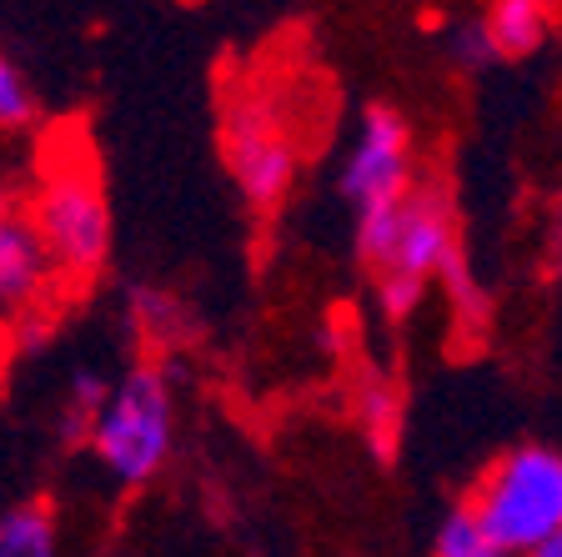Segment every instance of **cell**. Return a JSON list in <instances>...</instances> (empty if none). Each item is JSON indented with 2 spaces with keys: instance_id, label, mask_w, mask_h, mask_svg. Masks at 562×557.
Instances as JSON below:
<instances>
[{
  "instance_id": "obj_5",
  "label": "cell",
  "mask_w": 562,
  "mask_h": 557,
  "mask_svg": "<svg viewBox=\"0 0 562 557\" xmlns=\"http://www.w3.org/2000/svg\"><path fill=\"white\" fill-rule=\"evenodd\" d=\"M417 186V136L397 105H367L341 156V197L357 216L392 207Z\"/></svg>"
},
{
  "instance_id": "obj_14",
  "label": "cell",
  "mask_w": 562,
  "mask_h": 557,
  "mask_svg": "<svg viewBox=\"0 0 562 557\" xmlns=\"http://www.w3.org/2000/svg\"><path fill=\"white\" fill-rule=\"evenodd\" d=\"M35 121V91L11 56H0V131H25Z\"/></svg>"
},
{
  "instance_id": "obj_6",
  "label": "cell",
  "mask_w": 562,
  "mask_h": 557,
  "mask_svg": "<svg viewBox=\"0 0 562 557\" xmlns=\"http://www.w3.org/2000/svg\"><path fill=\"white\" fill-rule=\"evenodd\" d=\"M222 152L232 166L236 186L251 207H277L296 181V141L286 136L277 105L261 91L246 86L241 96L226 101V121H222Z\"/></svg>"
},
{
  "instance_id": "obj_2",
  "label": "cell",
  "mask_w": 562,
  "mask_h": 557,
  "mask_svg": "<svg viewBox=\"0 0 562 557\" xmlns=\"http://www.w3.org/2000/svg\"><path fill=\"white\" fill-rule=\"evenodd\" d=\"M25 211H31L50 277L66 287H86L101 277L105 256H111V207H105V191L86 156L46 161Z\"/></svg>"
},
{
  "instance_id": "obj_9",
  "label": "cell",
  "mask_w": 562,
  "mask_h": 557,
  "mask_svg": "<svg viewBox=\"0 0 562 557\" xmlns=\"http://www.w3.org/2000/svg\"><path fill=\"white\" fill-rule=\"evenodd\" d=\"M126 307H131L136 337L151 352H176V347H187V342L196 337V316H191V307L166 287H146V281H140V287L126 291Z\"/></svg>"
},
{
  "instance_id": "obj_11",
  "label": "cell",
  "mask_w": 562,
  "mask_h": 557,
  "mask_svg": "<svg viewBox=\"0 0 562 557\" xmlns=\"http://www.w3.org/2000/svg\"><path fill=\"white\" fill-rule=\"evenodd\" d=\"M0 557H60V527L50 502H21L0 512Z\"/></svg>"
},
{
  "instance_id": "obj_15",
  "label": "cell",
  "mask_w": 562,
  "mask_h": 557,
  "mask_svg": "<svg viewBox=\"0 0 562 557\" xmlns=\"http://www.w3.org/2000/svg\"><path fill=\"white\" fill-rule=\"evenodd\" d=\"M447 51H452L457 70H487L492 60V46H487V31H482V21H457L452 35H447Z\"/></svg>"
},
{
  "instance_id": "obj_3",
  "label": "cell",
  "mask_w": 562,
  "mask_h": 557,
  "mask_svg": "<svg viewBox=\"0 0 562 557\" xmlns=\"http://www.w3.org/2000/svg\"><path fill=\"white\" fill-rule=\"evenodd\" d=\"M468 512L507 557L562 537V457L548 442H522L482 472Z\"/></svg>"
},
{
  "instance_id": "obj_4",
  "label": "cell",
  "mask_w": 562,
  "mask_h": 557,
  "mask_svg": "<svg viewBox=\"0 0 562 557\" xmlns=\"http://www.w3.org/2000/svg\"><path fill=\"white\" fill-rule=\"evenodd\" d=\"M91 453L105 467L111 482L121 488H146L176 447V397L171 377L156 361H136V367L111 382L101 417L91 427Z\"/></svg>"
},
{
  "instance_id": "obj_7",
  "label": "cell",
  "mask_w": 562,
  "mask_h": 557,
  "mask_svg": "<svg viewBox=\"0 0 562 557\" xmlns=\"http://www.w3.org/2000/svg\"><path fill=\"white\" fill-rule=\"evenodd\" d=\"M50 297H56V277H50L46 252L35 242L31 211L11 186H0V312H46Z\"/></svg>"
},
{
  "instance_id": "obj_16",
  "label": "cell",
  "mask_w": 562,
  "mask_h": 557,
  "mask_svg": "<svg viewBox=\"0 0 562 557\" xmlns=\"http://www.w3.org/2000/svg\"><path fill=\"white\" fill-rule=\"evenodd\" d=\"M527 557H562V537H552V543H542V547H532Z\"/></svg>"
},
{
  "instance_id": "obj_8",
  "label": "cell",
  "mask_w": 562,
  "mask_h": 557,
  "mask_svg": "<svg viewBox=\"0 0 562 557\" xmlns=\"http://www.w3.org/2000/svg\"><path fill=\"white\" fill-rule=\"evenodd\" d=\"M487 31V46L497 60H527L548 46L552 35V5L542 0H492L477 15Z\"/></svg>"
},
{
  "instance_id": "obj_13",
  "label": "cell",
  "mask_w": 562,
  "mask_h": 557,
  "mask_svg": "<svg viewBox=\"0 0 562 557\" xmlns=\"http://www.w3.org/2000/svg\"><path fill=\"white\" fill-rule=\"evenodd\" d=\"M432 557H507V553L492 543L487 533H482L477 517H472L468 508H452L442 523H437Z\"/></svg>"
},
{
  "instance_id": "obj_12",
  "label": "cell",
  "mask_w": 562,
  "mask_h": 557,
  "mask_svg": "<svg viewBox=\"0 0 562 557\" xmlns=\"http://www.w3.org/2000/svg\"><path fill=\"white\" fill-rule=\"evenodd\" d=\"M105 392H111V382H105L101 371H76L66 387V402H60V437L66 442L91 437L95 417H101V406H105Z\"/></svg>"
},
{
  "instance_id": "obj_10",
  "label": "cell",
  "mask_w": 562,
  "mask_h": 557,
  "mask_svg": "<svg viewBox=\"0 0 562 557\" xmlns=\"http://www.w3.org/2000/svg\"><path fill=\"white\" fill-rule=\"evenodd\" d=\"M357 417H362V432H367V447L376 457H397V442H402V392L392 377L382 371H362L357 382Z\"/></svg>"
},
{
  "instance_id": "obj_1",
  "label": "cell",
  "mask_w": 562,
  "mask_h": 557,
  "mask_svg": "<svg viewBox=\"0 0 562 557\" xmlns=\"http://www.w3.org/2000/svg\"><path fill=\"white\" fill-rule=\"evenodd\" d=\"M462 246H457V216L442 186H412L407 197L392 207L357 216V261L372 277L376 307L386 316L417 312L437 277L452 267Z\"/></svg>"
}]
</instances>
